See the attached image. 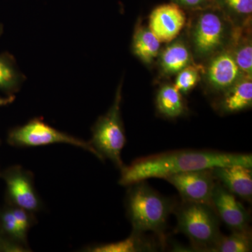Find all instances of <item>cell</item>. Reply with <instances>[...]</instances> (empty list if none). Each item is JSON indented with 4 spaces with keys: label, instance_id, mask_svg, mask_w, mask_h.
Masks as SVG:
<instances>
[{
    "label": "cell",
    "instance_id": "obj_1",
    "mask_svg": "<svg viewBox=\"0 0 252 252\" xmlns=\"http://www.w3.org/2000/svg\"><path fill=\"white\" fill-rule=\"evenodd\" d=\"M234 165L252 167V156L210 150L173 151L142 158L130 165H124L119 183L129 187L148 179H164L182 172Z\"/></svg>",
    "mask_w": 252,
    "mask_h": 252
},
{
    "label": "cell",
    "instance_id": "obj_2",
    "mask_svg": "<svg viewBox=\"0 0 252 252\" xmlns=\"http://www.w3.org/2000/svg\"><path fill=\"white\" fill-rule=\"evenodd\" d=\"M190 13L187 40L194 61L201 64L229 46L235 26L215 6Z\"/></svg>",
    "mask_w": 252,
    "mask_h": 252
},
{
    "label": "cell",
    "instance_id": "obj_3",
    "mask_svg": "<svg viewBox=\"0 0 252 252\" xmlns=\"http://www.w3.org/2000/svg\"><path fill=\"white\" fill-rule=\"evenodd\" d=\"M126 197L127 215L132 232L143 234L147 231L161 234L175 205L149 187L145 181L129 186Z\"/></svg>",
    "mask_w": 252,
    "mask_h": 252
},
{
    "label": "cell",
    "instance_id": "obj_4",
    "mask_svg": "<svg viewBox=\"0 0 252 252\" xmlns=\"http://www.w3.org/2000/svg\"><path fill=\"white\" fill-rule=\"evenodd\" d=\"M173 212L177 230L187 235L197 249L210 252L221 236L220 218L211 205L182 200Z\"/></svg>",
    "mask_w": 252,
    "mask_h": 252
},
{
    "label": "cell",
    "instance_id": "obj_5",
    "mask_svg": "<svg viewBox=\"0 0 252 252\" xmlns=\"http://www.w3.org/2000/svg\"><path fill=\"white\" fill-rule=\"evenodd\" d=\"M122 84L118 87L114 102L108 112L101 116L93 126L90 143L103 160L108 158L119 169L124 166L122 152L126 137L121 113Z\"/></svg>",
    "mask_w": 252,
    "mask_h": 252
},
{
    "label": "cell",
    "instance_id": "obj_6",
    "mask_svg": "<svg viewBox=\"0 0 252 252\" xmlns=\"http://www.w3.org/2000/svg\"><path fill=\"white\" fill-rule=\"evenodd\" d=\"M8 144L16 148L36 147L55 144H67L91 152L99 160H103L90 142L54 128L44 122L42 118H34L24 125L16 126L9 131Z\"/></svg>",
    "mask_w": 252,
    "mask_h": 252
},
{
    "label": "cell",
    "instance_id": "obj_7",
    "mask_svg": "<svg viewBox=\"0 0 252 252\" xmlns=\"http://www.w3.org/2000/svg\"><path fill=\"white\" fill-rule=\"evenodd\" d=\"M6 185V204L36 213L43 203L34 186V176L20 165H13L1 171Z\"/></svg>",
    "mask_w": 252,
    "mask_h": 252
},
{
    "label": "cell",
    "instance_id": "obj_8",
    "mask_svg": "<svg viewBox=\"0 0 252 252\" xmlns=\"http://www.w3.org/2000/svg\"><path fill=\"white\" fill-rule=\"evenodd\" d=\"M178 190L182 200L212 205L217 180L212 168L182 172L164 178Z\"/></svg>",
    "mask_w": 252,
    "mask_h": 252
},
{
    "label": "cell",
    "instance_id": "obj_9",
    "mask_svg": "<svg viewBox=\"0 0 252 252\" xmlns=\"http://www.w3.org/2000/svg\"><path fill=\"white\" fill-rule=\"evenodd\" d=\"M206 63L203 76L207 87L214 92L222 94L241 78L248 76L239 67L228 48L212 56Z\"/></svg>",
    "mask_w": 252,
    "mask_h": 252
},
{
    "label": "cell",
    "instance_id": "obj_10",
    "mask_svg": "<svg viewBox=\"0 0 252 252\" xmlns=\"http://www.w3.org/2000/svg\"><path fill=\"white\" fill-rule=\"evenodd\" d=\"M212 206L219 218L232 231L249 228L250 215L248 212L237 200L235 195L217 181L212 192Z\"/></svg>",
    "mask_w": 252,
    "mask_h": 252
},
{
    "label": "cell",
    "instance_id": "obj_11",
    "mask_svg": "<svg viewBox=\"0 0 252 252\" xmlns=\"http://www.w3.org/2000/svg\"><path fill=\"white\" fill-rule=\"evenodd\" d=\"M185 10L170 3L160 5L149 16V29L160 42L170 43L178 36L187 23Z\"/></svg>",
    "mask_w": 252,
    "mask_h": 252
},
{
    "label": "cell",
    "instance_id": "obj_12",
    "mask_svg": "<svg viewBox=\"0 0 252 252\" xmlns=\"http://www.w3.org/2000/svg\"><path fill=\"white\" fill-rule=\"evenodd\" d=\"M217 182L235 196L251 201L252 198V167L242 165L212 168Z\"/></svg>",
    "mask_w": 252,
    "mask_h": 252
},
{
    "label": "cell",
    "instance_id": "obj_13",
    "mask_svg": "<svg viewBox=\"0 0 252 252\" xmlns=\"http://www.w3.org/2000/svg\"><path fill=\"white\" fill-rule=\"evenodd\" d=\"M158 65L160 72L165 77L178 74L184 68L195 63L188 41L183 37L174 39L161 52L159 53Z\"/></svg>",
    "mask_w": 252,
    "mask_h": 252
},
{
    "label": "cell",
    "instance_id": "obj_14",
    "mask_svg": "<svg viewBox=\"0 0 252 252\" xmlns=\"http://www.w3.org/2000/svg\"><path fill=\"white\" fill-rule=\"evenodd\" d=\"M252 105V76H245L220 94L217 109L221 114H230L242 112Z\"/></svg>",
    "mask_w": 252,
    "mask_h": 252
},
{
    "label": "cell",
    "instance_id": "obj_15",
    "mask_svg": "<svg viewBox=\"0 0 252 252\" xmlns=\"http://www.w3.org/2000/svg\"><path fill=\"white\" fill-rule=\"evenodd\" d=\"M251 23L235 26L228 49L235 62L245 75L252 74V41Z\"/></svg>",
    "mask_w": 252,
    "mask_h": 252
},
{
    "label": "cell",
    "instance_id": "obj_16",
    "mask_svg": "<svg viewBox=\"0 0 252 252\" xmlns=\"http://www.w3.org/2000/svg\"><path fill=\"white\" fill-rule=\"evenodd\" d=\"M160 49V41L149 28L136 25L132 41V51L136 57L146 64H152L158 58Z\"/></svg>",
    "mask_w": 252,
    "mask_h": 252
},
{
    "label": "cell",
    "instance_id": "obj_17",
    "mask_svg": "<svg viewBox=\"0 0 252 252\" xmlns=\"http://www.w3.org/2000/svg\"><path fill=\"white\" fill-rule=\"evenodd\" d=\"M156 105L159 114L169 119L180 117L187 111L182 94L171 84H165L160 88L157 93Z\"/></svg>",
    "mask_w": 252,
    "mask_h": 252
},
{
    "label": "cell",
    "instance_id": "obj_18",
    "mask_svg": "<svg viewBox=\"0 0 252 252\" xmlns=\"http://www.w3.org/2000/svg\"><path fill=\"white\" fill-rule=\"evenodd\" d=\"M24 79L14 56L8 52L0 54V91L6 95L14 94L21 89Z\"/></svg>",
    "mask_w": 252,
    "mask_h": 252
},
{
    "label": "cell",
    "instance_id": "obj_19",
    "mask_svg": "<svg viewBox=\"0 0 252 252\" xmlns=\"http://www.w3.org/2000/svg\"><path fill=\"white\" fill-rule=\"evenodd\" d=\"M215 6L235 26L251 23L252 0H215Z\"/></svg>",
    "mask_w": 252,
    "mask_h": 252
},
{
    "label": "cell",
    "instance_id": "obj_20",
    "mask_svg": "<svg viewBox=\"0 0 252 252\" xmlns=\"http://www.w3.org/2000/svg\"><path fill=\"white\" fill-rule=\"evenodd\" d=\"M152 244L142 238V234L134 233L129 238L117 243L101 244L86 248L90 252H137L154 250Z\"/></svg>",
    "mask_w": 252,
    "mask_h": 252
},
{
    "label": "cell",
    "instance_id": "obj_21",
    "mask_svg": "<svg viewBox=\"0 0 252 252\" xmlns=\"http://www.w3.org/2000/svg\"><path fill=\"white\" fill-rule=\"evenodd\" d=\"M252 239L250 228L233 230L228 236L221 235L210 252H249L252 251Z\"/></svg>",
    "mask_w": 252,
    "mask_h": 252
},
{
    "label": "cell",
    "instance_id": "obj_22",
    "mask_svg": "<svg viewBox=\"0 0 252 252\" xmlns=\"http://www.w3.org/2000/svg\"><path fill=\"white\" fill-rule=\"evenodd\" d=\"M0 232L11 241L29 249L27 235L23 234L9 205L0 207Z\"/></svg>",
    "mask_w": 252,
    "mask_h": 252
},
{
    "label": "cell",
    "instance_id": "obj_23",
    "mask_svg": "<svg viewBox=\"0 0 252 252\" xmlns=\"http://www.w3.org/2000/svg\"><path fill=\"white\" fill-rule=\"evenodd\" d=\"M204 66L194 63L189 64L177 74L174 86L181 94H187L192 90L201 79Z\"/></svg>",
    "mask_w": 252,
    "mask_h": 252
},
{
    "label": "cell",
    "instance_id": "obj_24",
    "mask_svg": "<svg viewBox=\"0 0 252 252\" xmlns=\"http://www.w3.org/2000/svg\"><path fill=\"white\" fill-rule=\"evenodd\" d=\"M9 206L11 207V212H12L16 221H17L20 229L22 231L23 234L27 235L28 230L35 223L34 214L24 210V209L20 208V207L12 206V205H9Z\"/></svg>",
    "mask_w": 252,
    "mask_h": 252
},
{
    "label": "cell",
    "instance_id": "obj_25",
    "mask_svg": "<svg viewBox=\"0 0 252 252\" xmlns=\"http://www.w3.org/2000/svg\"><path fill=\"white\" fill-rule=\"evenodd\" d=\"M171 1L189 12L215 6V0H171Z\"/></svg>",
    "mask_w": 252,
    "mask_h": 252
},
{
    "label": "cell",
    "instance_id": "obj_26",
    "mask_svg": "<svg viewBox=\"0 0 252 252\" xmlns=\"http://www.w3.org/2000/svg\"><path fill=\"white\" fill-rule=\"evenodd\" d=\"M29 249L25 248L11 241L0 232V252H29Z\"/></svg>",
    "mask_w": 252,
    "mask_h": 252
},
{
    "label": "cell",
    "instance_id": "obj_27",
    "mask_svg": "<svg viewBox=\"0 0 252 252\" xmlns=\"http://www.w3.org/2000/svg\"><path fill=\"white\" fill-rule=\"evenodd\" d=\"M16 99V96L14 94L11 95H6L5 97L0 96V107L9 105L12 104Z\"/></svg>",
    "mask_w": 252,
    "mask_h": 252
},
{
    "label": "cell",
    "instance_id": "obj_28",
    "mask_svg": "<svg viewBox=\"0 0 252 252\" xmlns=\"http://www.w3.org/2000/svg\"><path fill=\"white\" fill-rule=\"evenodd\" d=\"M3 32H4V27H3L2 25L0 23V36L2 34Z\"/></svg>",
    "mask_w": 252,
    "mask_h": 252
},
{
    "label": "cell",
    "instance_id": "obj_29",
    "mask_svg": "<svg viewBox=\"0 0 252 252\" xmlns=\"http://www.w3.org/2000/svg\"><path fill=\"white\" fill-rule=\"evenodd\" d=\"M1 170H0V176H1Z\"/></svg>",
    "mask_w": 252,
    "mask_h": 252
},
{
    "label": "cell",
    "instance_id": "obj_30",
    "mask_svg": "<svg viewBox=\"0 0 252 252\" xmlns=\"http://www.w3.org/2000/svg\"><path fill=\"white\" fill-rule=\"evenodd\" d=\"M0 145H1V141H0Z\"/></svg>",
    "mask_w": 252,
    "mask_h": 252
}]
</instances>
